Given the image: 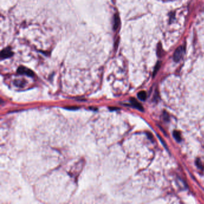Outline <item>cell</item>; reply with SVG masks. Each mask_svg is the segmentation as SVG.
<instances>
[{"instance_id":"6da1fadb","label":"cell","mask_w":204,"mask_h":204,"mask_svg":"<svg viewBox=\"0 0 204 204\" xmlns=\"http://www.w3.org/2000/svg\"><path fill=\"white\" fill-rule=\"evenodd\" d=\"M184 53V49L183 46H180L176 49L175 51L174 55H173V58L175 62L179 61L181 58L183 57Z\"/></svg>"},{"instance_id":"7a4b0ae2","label":"cell","mask_w":204,"mask_h":204,"mask_svg":"<svg viewBox=\"0 0 204 204\" xmlns=\"http://www.w3.org/2000/svg\"><path fill=\"white\" fill-rule=\"evenodd\" d=\"M17 73L20 74H25V75L29 76V77H33L34 75V73L31 69H28L25 66H21L18 68L17 69Z\"/></svg>"},{"instance_id":"3957f363","label":"cell","mask_w":204,"mask_h":204,"mask_svg":"<svg viewBox=\"0 0 204 204\" xmlns=\"http://www.w3.org/2000/svg\"><path fill=\"white\" fill-rule=\"evenodd\" d=\"M13 55V52L12 50L10 47H6L4 48L1 52V57L2 59H7Z\"/></svg>"},{"instance_id":"277c9868","label":"cell","mask_w":204,"mask_h":204,"mask_svg":"<svg viewBox=\"0 0 204 204\" xmlns=\"http://www.w3.org/2000/svg\"><path fill=\"white\" fill-rule=\"evenodd\" d=\"M120 24V19L118 14H116L114 16V19H113V29L116 30L118 28Z\"/></svg>"},{"instance_id":"5b68a950","label":"cell","mask_w":204,"mask_h":204,"mask_svg":"<svg viewBox=\"0 0 204 204\" xmlns=\"http://www.w3.org/2000/svg\"><path fill=\"white\" fill-rule=\"evenodd\" d=\"M131 102L132 105L134 107L137 108V109L141 111H143V106H142L140 104V103L138 102L135 98H131Z\"/></svg>"},{"instance_id":"8992f818","label":"cell","mask_w":204,"mask_h":204,"mask_svg":"<svg viewBox=\"0 0 204 204\" xmlns=\"http://www.w3.org/2000/svg\"><path fill=\"white\" fill-rule=\"evenodd\" d=\"M138 97L139 99L144 101L147 98V94L145 91H141L138 94Z\"/></svg>"},{"instance_id":"52a82bcc","label":"cell","mask_w":204,"mask_h":204,"mask_svg":"<svg viewBox=\"0 0 204 204\" xmlns=\"http://www.w3.org/2000/svg\"><path fill=\"white\" fill-rule=\"evenodd\" d=\"M173 135H174V138H175V139L177 141H181V134L179 132L177 131H174V133H173Z\"/></svg>"},{"instance_id":"ba28073f","label":"cell","mask_w":204,"mask_h":204,"mask_svg":"<svg viewBox=\"0 0 204 204\" xmlns=\"http://www.w3.org/2000/svg\"><path fill=\"white\" fill-rule=\"evenodd\" d=\"M196 165H197V166H198L199 168H200V169H203V165L199 159H198L197 160H196Z\"/></svg>"},{"instance_id":"9c48e42d","label":"cell","mask_w":204,"mask_h":204,"mask_svg":"<svg viewBox=\"0 0 204 204\" xmlns=\"http://www.w3.org/2000/svg\"><path fill=\"white\" fill-rule=\"evenodd\" d=\"M160 66V62H157V64H156V66H155V71H154V74H153L154 75H155V74H156V73H157V71H158V69H159Z\"/></svg>"}]
</instances>
